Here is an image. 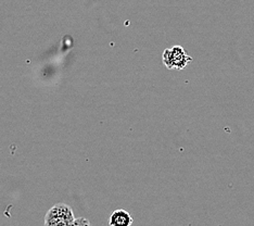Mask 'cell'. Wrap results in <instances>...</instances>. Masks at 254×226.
Segmentation results:
<instances>
[{
    "instance_id": "obj_1",
    "label": "cell",
    "mask_w": 254,
    "mask_h": 226,
    "mask_svg": "<svg viewBox=\"0 0 254 226\" xmlns=\"http://www.w3.org/2000/svg\"><path fill=\"white\" fill-rule=\"evenodd\" d=\"M72 208L65 204H56L45 216V226H71L75 221Z\"/></svg>"
},
{
    "instance_id": "obj_2",
    "label": "cell",
    "mask_w": 254,
    "mask_h": 226,
    "mask_svg": "<svg viewBox=\"0 0 254 226\" xmlns=\"http://www.w3.org/2000/svg\"><path fill=\"white\" fill-rule=\"evenodd\" d=\"M191 61L192 58L187 54L182 46H173L172 48L165 49L163 52V63L169 70L181 71Z\"/></svg>"
},
{
    "instance_id": "obj_3",
    "label": "cell",
    "mask_w": 254,
    "mask_h": 226,
    "mask_svg": "<svg viewBox=\"0 0 254 226\" xmlns=\"http://www.w3.org/2000/svg\"><path fill=\"white\" fill-rule=\"evenodd\" d=\"M132 222L131 214L124 209H117L109 218V226H131Z\"/></svg>"
},
{
    "instance_id": "obj_4",
    "label": "cell",
    "mask_w": 254,
    "mask_h": 226,
    "mask_svg": "<svg viewBox=\"0 0 254 226\" xmlns=\"http://www.w3.org/2000/svg\"><path fill=\"white\" fill-rule=\"evenodd\" d=\"M71 226H91L89 220L86 218H76Z\"/></svg>"
}]
</instances>
